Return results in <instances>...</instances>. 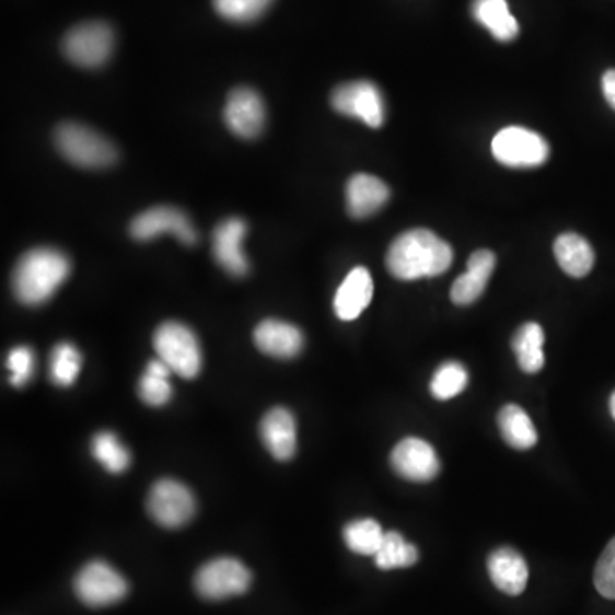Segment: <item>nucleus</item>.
Segmentation results:
<instances>
[{"mask_svg":"<svg viewBox=\"0 0 615 615\" xmlns=\"http://www.w3.org/2000/svg\"><path fill=\"white\" fill-rule=\"evenodd\" d=\"M224 121L234 136L255 139L265 125V105L260 94L250 88H237L228 97Z\"/></svg>","mask_w":615,"mask_h":615,"instance_id":"obj_13","label":"nucleus"},{"mask_svg":"<svg viewBox=\"0 0 615 615\" xmlns=\"http://www.w3.org/2000/svg\"><path fill=\"white\" fill-rule=\"evenodd\" d=\"M390 464L404 479L413 483H429L441 471L437 450L421 438H405L390 455Z\"/></svg>","mask_w":615,"mask_h":615,"instance_id":"obj_12","label":"nucleus"},{"mask_svg":"<svg viewBox=\"0 0 615 615\" xmlns=\"http://www.w3.org/2000/svg\"><path fill=\"white\" fill-rule=\"evenodd\" d=\"M195 590L204 600L219 602L243 595L252 584V572L233 557H219L206 562L195 575Z\"/></svg>","mask_w":615,"mask_h":615,"instance_id":"obj_7","label":"nucleus"},{"mask_svg":"<svg viewBox=\"0 0 615 615\" xmlns=\"http://www.w3.org/2000/svg\"><path fill=\"white\" fill-rule=\"evenodd\" d=\"M154 349L158 358L182 379L194 380L200 373L202 351L197 335L187 325L178 322L160 325L154 332Z\"/></svg>","mask_w":615,"mask_h":615,"instance_id":"obj_4","label":"nucleus"},{"mask_svg":"<svg viewBox=\"0 0 615 615\" xmlns=\"http://www.w3.org/2000/svg\"><path fill=\"white\" fill-rule=\"evenodd\" d=\"M114 30L102 21H91L72 27L62 42V50L67 59L86 69L105 66L114 54Z\"/></svg>","mask_w":615,"mask_h":615,"instance_id":"obj_5","label":"nucleus"},{"mask_svg":"<svg viewBox=\"0 0 615 615\" xmlns=\"http://www.w3.org/2000/svg\"><path fill=\"white\" fill-rule=\"evenodd\" d=\"M452 262V246L429 230L405 231L386 254V269L401 281L441 276Z\"/></svg>","mask_w":615,"mask_h":615,"instance_id":"obj_1","label":"nucleus"},{"mask_svg":"<svg viewBox=\"0 0 615 615\" xmlns=\"http://www.w3.org/2000/svg\"><path fill=\"white\" fill-rule=\"evenodd\" d=\"M385 532L376 520L362 519L344 526V542L359 556H373L382 547Z\"/></svg>","mask_w":615,"mask_h":615,"instance_id":"obj_27","label":"nucleus"},{"mask_svg":"<svg viewBox=\"0 0 615 615\" xmlns=\"http://www.w3.org/2000/svg\"><path fill=\"white\" fill-rule=\"evenodd\" d=\"M472 16L498 42H511L519 36V21L511 14L507 0H474Z\"/></svg>","mask_w":615,"mask_h":615,"instance_id":"obj_21","label":"nucleus"},{"mask_svg":"<svg viewBox=\"0 0 615 615\" xmlns=\"http://www.w3.org/2000/svg\"><path fill=\"white\" fill-rule=\"evenodd\" d=\"M260 437L274 459L288 462L298 449L297 419L285 407H276L262 419Z\"/></svg>","mask_w":615,"mask_h":615,"instance_id":"obj_15","label":"nucleus"},{"mask_svg":"<svg viewBox=\"0 0 615 615\" xmlns=\"http://www.w3.org/2000/svg\"><path fill=\"white\" fill-rule=\"evenodd\" d=\"M347 212L356 219H364L379 212L390 199L385 182L367 173H359L347 182Z\"/></svg>","mask_w":615,"mask_h":615,"instance_id":"obj_20","label":"nucleus"},{"mask_svg":"<svg viewBox=\"0 0 615 615\" xmlns=\"http://www.w3.org/2000/svg\"><path fill=\"white\" fill-rule=\"evenodd\" d=\"M496 267V255L491 250H477L471 255L467 264V272L453 282L452 301L459 306H468L483 297L486 285L491 279Z\"/></svg>","mask_w":615,"mask_h":615,"instance_id":"obj_19","label":"nucleus"},{"mask_svg":"<svg viewBox=\"0 0 615 615\" xmlns=\"http://www.w3.org/2000/svg\"><path fill=\"white\" fill-rule=\"evenodd\" d=\"M274 0H212L216 12L233 23H254L264 16Z\"/></svg>","mask_w":615,"mask_h":615,"instance_id":"obj_31","label":"nucleus"},{"mask_svg":"<svg viewBox=\"0 0 615 615\" xmlns=\"http://www.w3.org/2000/svg\"><path fill=\"white\" fill-rule=\"evenodd\" d=\"M557 264L568 276H589L595 264V254L590 243L577 233H565L554 243Z\"/></svg>","mask_w":615,"mask_h":615,"instance_id":"obj_22","label":"nucleus"},{"mask_svg":"<svg viewBox=\"0 0 615 615\" xmlns=\"http://www.w3.org/2000/svg\"><path fill=\"white\" fill-rule=\"evenodd\" d=\"M332 108L346 117L358 118L371 129H380L385 121V100L382 91L371 81H355L335 88Z\"/></svg>","mask_w":615,"mask_h":615,"instance_id":"obj_9","label":"nucleus"},{"mask_svg":"<svg viewBox=\"0 0 615 615\" xmlns=\"http://www.w3.org/2000/svg\"><path fill=\"white\" fill-rule=\"evenodd\" d=\"M492 156L510 167L541 166L549 158V144L541 134L525 127H507L492 139Z\"/></svg>","mask_w":615,"mask_h":615,"instance_id":"obj_8","label":"nucleus"},{"mask_svg":"<svg viewBox=\"0 0 615 615\" xmlns=\"http://www.w3.org/2000/svg\"><path fill=\"white\" fill-rule=\"evenodd\" d=\"M164 233L175 234L179 242L188 246L195 245L199 240L188 216L176 207H152L137 216L130 224V234L137 242H149Z\"/></svg>","mask_w":615,"mask_h":615,"instance_id":"obj_11","label":"nucleus"},{"mask_svg":"<svg viewBox=\"0 0 615 615\" xmlns=\"http://www.w3.org/2000/svg\"><path fill=\"white\" fill-rule=\"evenodd\" d=\"M419 561L416 545L405 542L398 532H385L382 547L374 554V565L383 571L390 569L410 568Z\"/></svg>","mask_w":615,"mask_h":615,"instance_id":"obj_26","label":"nucleus"},{"mask_svg":"<svg viewBox=\"0 0 615 615\" xmlns=\"http://www.w3.org/2000/svg\"><path fill=\"white\" fill-rule=\"evenodd\" d=\"M246 234V222L242 218H230L222 221L212 236V254L222 269L234 277L248 274L250 265L243 252V240Z\"/></svg>","mask_w":615,"mask_h":615,"instance_id":"obj_14","label":"nucleus"},{"mask_svg":"<svg viewBox=\"0 0 615 615\" xmlns=\"http://www.w3.org/2000/svg\"><path fill=\"white\" fill-rule=\"evenodd\" d=\"M71 274V260L60 250L35 248L18 262L12 289L21 303L30 306L47 303Z\"/></svg>","mask_w":615,"mask_h":615,"instance_id":"obj_2","label":"nucleus"},{"mask_svg":"<svg viewBox=\"0 0 615 615\" xmlns=\"http://www.w3.org/2000/svg\"><path fill=\"white\" fill-rule=\"evenodd\" d=\"M55 144L66 160L76 166L91 170L112 166L118 158L117 149L106 137L94 132L86 125L74 121H67L57 127Z\"/></svg>","mask_w":615,"mask_h":615,"instance_id":"obj_3","label":"nucleus"},{"mask_svg":"<svg viewBox=\"0 0 615 615\" xmlns=\"http://www.w3.org/2000/svg\"><path fill=\"white\" fill-rule=\"evenodd\" d=\"M82 356L71 343H60L50 356V380L55 385L71 386L81 373Z\"/></svg>","mask_w":615,"mask_h":615,"instance_id":"obj_29","label":"nucleus"},{"mask_svg":"<svg viewBox=\"0 0 615 615\" xmlns=\"http://www.w3.org/2000/svg\"><path fill=\"white\" fill-rule=\"evenodd\" d=\"M468 385V371L462 362L449 361L438 368L437 373L432 376L431 394L438 401H450L462 394Z\"/></svg>","mask_w":615,"mask_h":615,"instance_id":"obj_30","label":"nucleus"},{"mask_svg":"<svg viewBox=\"0 0 615 615\" xmlns=\"http://www.w3.org/2000/svg\"><path fill=\"white\" fill-rule=\"evenodd\" d=\"M593 583L600 595L615 600V537L608 542L604 553L596 561Z\"/></svg>","mask_w":615,"mask_h":615,"instance_id":"obj_32","label":"nucleus"},{"mask_svg":"<svg viewBox=\"0 0 615 615\" xmlns=\"http://www.w3.org/2000/svg\"><path fill=\"white\" fill-rule=\"evenodd\" d=\"M74 592L88 607H109L127 596L129 583L108 562L91 561L76 575Z\"/></svg>","mask_w":615,"mask_h":615,"instance_id":"obj_6","label":"nucleus"},{"mask_svg":"<svg viewBox=\"0 0 615 615\" xmlns=\"http://www.w3.org/2000/svg\"><path fill=\"white\" fill-rule=\"evenodd\" d=\"M373 277L364 267H356L347 274L340 288L335 292V315L344 322L358 318L373 300Z\"/></svg>","mask_w":615,"mask_h":615,"instance_id":"obj_18","label":"nucleus"},{"mask_svg":"<svg viewBox=\"0 0 615 615\" xmlns=\"http://www.w3.org/2000/svg\"><path fill=\"white\" fill-rule=\"evenodd\" d=\"M8 368L11 371V383L14 386H24L32 380L35 371V355L26 346H18L9 352Z\"/></svg>","mask_w":615,"mask_h":615,"instance_id":"obj_33","label":"nucleus"},{"mask_svg":"<svg viewBox=\"0 0 615 615\" xmlns=\"http://www.w3.org/2000/svg\"><path fill=\"white\" fill-rule=\"evenodd\" d=\"M91 453L112 474H121L129 468V450L125 449L114 432H97L91 441Z\"/></svg>","mask_w":615,"mask_h":615,"instance_id":"obj_28","label":"nucleus"},{"mask_svg":"<svg viewBox=\"0 0 615 615\" xmlns=\"http://www.w3.org/2000/svg\"><path fill=\"white\" fill-rule=\"evenodd\" d=\"M602 90H604V96L608 105L615 109V69L605 72L604 78H602Z\"/></svg>","mask_w":615,"mask_h":615,"instance_id":"obj_34","label":"nucleus"},{"mask_svg":"<svg viewBox=\"0 0 615 615\" xmlns=\"http://www.w3.org/2000/svg\"><path fill=\"white\" fill-rule=\"evenodd\" d=\"M544 330L535 322L522 325L513 335L511 347H513L514 355L519 359L520 368L525 373H538L544 368Z\"/></svg>","mask_w":615,"mask_h":615,"instance_id":"obj_24","label":"nucleus"},{"mask_svg":"<svg viewBox=\"0 0 615 615\" xmlns=\"http://www.w3.org/2000/svg\"><path fill=\"white\" fill-rule=\"evenodd\" d=\"M498 426L511 449L530 450L537 444V429L520 405H504L498 414Z\"/></svg>","mask_w":615,"mask_h":615,"instance_id":"obj_23","label":"nucleus"},{"mask_svg":"<svg viewBox=\"0 0 615 615\" xmlns=\"http://www.w3.org/2000/svg\"><path fill=\"white\" fill-rule=\"evenodd\" d=\"M195 498L185 484L175 479H161L151 487L148 513L164 529L187 525L195 514Z\"/></svg>","mask_w":615,"mask_h":615,"instance_id":"obj_10","label":"nucleus"},{"mask_svg":"<svg viewBox=\"0 0 615 615\" xmlns=\"http://www.w3.org/2000/svg\"><path fill=\"white\" fill-rule=\"evenodd\" d=\"M254 340L264 355L279 359L297 358L304 347L303 332L281 320H264L255 328Z\"/></svg>","mask_w":615,"mask_h":615,"instance_id":"obj_17","label":"nucleus"},{"mask_svg":"<svg viewBox=\"0 0 615 615\" xmlns=\"http://www.w3.org/2000/svg\"><path fill=\"white\" fill-rule=\"evenodd\" d=\"M487 571L496 589L507 595L523 593L529 583V566L519 550L513 547H499L487 557Z\"/></svg>","mask_w":615,"mask_h":615,"instance_id":"obj_16","label":"nucleus"},{"mask_svg":"<svg viewBox=\"0 0 615 615\" xmlns=\"http://www.w3.org/2000/svg\"><path fill=\"white\" fill-rule=\"evenodd\" d=\"M170 370L166 362L161 361L160 358L149 361L146 373L142 374L141 382H139V395L142 402L148 404L149 407H163L172 398L173 388L170 383Z\"/></svg>","mask_w":615,"mask_h":615,"instance_id":"obj_25","label":"nucleus"},{"mask_svg":"<svg viewBox=\"0 0 615 615\" xmlns=\"http://www.w3.org/2000/svg\"><path fill=\"white\" fill-rule=\"evenodd\" d=\"M608 405H611V414H612V417H614V421H615V392H614V394H612L611 404H608Z\"/></svg>","mask_w":615,"mask_h":615,"instance_id":"obj_35","label":"nucleus"}]
</instances>
